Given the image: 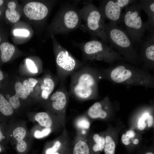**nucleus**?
<instances>
[{"mask_svg":"<svg viewBox=\"0 0 154 154\" xmlns=\"http://www.w3.org/2000/svg\"><path fill=\"white\" fill-rule=\"evenodd\" d=\"M102 80L127 86L154 88V76L149 71L125 62H117L107 68H98Z\"/></svg>","mask_w":154,"mask_h":154,"instance_id":"f257e3e1","label":"nucleus"},{"mask_svg":"<svg viewBox=\"0 0 154 154\" xmlns=\"http://www.w3.org/2000/svg\"><path fill=\"white\" fill-rule=\"evenodd\" d=\"M70 95L81 101L96 99L99 97L98 84L102 80L98 68L86 63L70 76Z\"/></svg>","mask_w":154,"mask_h":154,"instance_id":"f03ea898","label":"nucleus"},{"mask_svg":"<svg viewBox=\"0 0 154 154\" xmlns=\"http://www.w3.org/2000/svg\"><path fill=\"white\" fill-rule=\"evenodd\" d=\"M105 31L110 46L127 62L139 67L142 64L139 52L125 31L111 21L105 24Z\"/></svg>","mask_w":154,"mask_h":154,"instance_id":"7ed1b4c3","label":"nucleus"},{"mask_svg":"<svg viewBox=\"0 0 154 154\" xmlns=\"http://www.w3.org/2000/svg\"><path fill=\"white\" fill-rule=\"evenodd\" d=\"M81 50L83 61L104 62L110 65L117 62H126L118 52L102 40L93 39L83 42H73Z\"/></svg>","mask_w":154,"mask_h":154,"instance_id":"20e7f679","label":"nucleus"},{"mask_svg":"<svg viewBox=\"0 0 154 154\" xmlns=\"http://www.w3.org/2000/svg\"><path fill=\"white\" fill-rule=\"evenodd\" d=\"M78 2L68 1L61 3L52 25L54 33L65 35L81 26L82 19Z\"/></svg>","mask_w":154,"mask_h":154,"instance_id":"39448f33","label":"nucleus"},{"mask_svg":"<svg viewBox=\"0 0 154 154\" xmlns=\"http://www.w3.org/2000/svg\"><path fill=\"white\" fill-rule=\"evenodd\" d=\"M141 10L138 1L134 0L125 8L121 20L125 26V31L137 50L146 30L141 17Z\"/></svg>","mask_w":154,"mask_h":154,"instance_id":"423d86ee","label":"nucleus"},{"mask_svg":"<svg viewBox=\"0 0 154 154\" xmlns=\"http://www.w3.org/2000/svg\"><path fill=\"white\" fill-rule=\"evenodd\" d=\"M84 29L93 38L98 37L108 44L109 41L105 31V20L98 7L92 1H85L80 9Z\"/></svg>","mask_w":154,"mask_h":154,"instance_id":"0eeeda50","label":"nucleus"},{"mask_svg":"<svg viewBox=\"0 0 154 154\" xmlns=\"http://www.w3.org/2000/svg\"><path fill=\"white\" fill-rule=\"evenodd\" d=\"M54 42L57 77L60 83L65 82L68 76L82 68L86 62L76 58L56 40Z\"/></svg>","mask_w":154,"mask_h":154,"instance_id":"6e6552de","label":"nucleus"},{"mask_svg":"<svg viewBox=\"0 0 154 154\" xmlns=\"http://www.w3.org/2000/svg\"><path fill=\"white\" fill-rule=\"evenodd\" d=\"M66 84V82L60 83L58 90L47 99L49 100L48 104L51 114L60 119L64 129L66 110L70 96Z\"/></svg>","mask_w":154,"mask_h":154,"instance_id":"1a4fd4ad","label":"nucleus"},{"mask_svg":"<svg viewBox=\"0 0 154 154\" xmlns=\"http://www.w3.org/2000/svg\"><path fill=\"white\" fill-rule=\"evenodd\" d=\"M133 0H104L98 7L105 20L116 24L121 21L122 10L131 4Z\"/></svg>","mask_w":154,"mask_h":154,"instance_id":"9d476101","label":"nucleus"},{"mask_svg":"<svg viewBox=\"0 0 154 154\" xmlns=\"http://www.w3.org/2000/svg\"><path fill=\"white\" fill-rule=\"evenodd\" d=\"M139 53L143 69L154 71V32H150L146 38L139 44Z\"/></svg>","mask_w":154,"mask_h":154,"instance_id":"9b49d317","label":"nucleus"},{"mask_svg":"<svg viewBox=\"0 0 154 154\" xmlns=\"http://www.w3.org/2000/svg\"><path fill=\"white\" fill-rule=\"evenodd\" d=\"M27 132L26 128L22 125H17L13 130L9 127L8 139H13V145L18 154H27L29 145L26 141Z\"/></svg>","mask_w":154,"mask_h":154,"instance_id":"f8f14e48","label":"nucleus"},{"mask_svg":"<svg viewBox=\"0 0 154 154\" xmlns=\"http://www.w3.org/2000/svg\"><path fill=\"white\" fill-rule=\"evenodd\" d=\"M111 102L108 96L101 101L95 102L84 114L89 118L104 119L111 109Z\"/></svg>","mask_w":154,"mask_h":154,"instance_id":"ddd939ff","label":"nucleus"},{"mask_svg":"<svg viewBox=\"0 0 154 154\" xmlns=\"http://www.w3.org/2000/svg\"><path fill=\"white\" fill-rule=\"evenodd\" d=\"M23 11L25 15L30 19L40 20L44 19L47 16L49 9L43 3L31 2L25 6Z\"/></svg>","mask_w":154,"mask_h":154,"instance_id":"4468645a","label":"nucleus"},{"mask_svg":"<svg viewBox=\"0 0 154 154\" xmlns=\"http://www.w3.org/2000/svg\"><path fill=\"white\" fill-rule=\"evenodd\" d=\"M139 6L147 15L148 18L144 24L146 30L150 32H154V0L138 1Z\"/></svg>","mask_w":154,"mask_h":154,"instance_id":"2eb2a0df","label":"nucleus"},{"mask_svg":"<svg viewBox=\"0 0 154 154\" xmlns=\"http://www.w3.org/2000/svg\"><path fill=\"white\" fill-rule=\"evenodd\" d=\"M70 145L69 139L65 129L60 136L49 145L46 146L43 154H53Z\"/></svg>","mask_w":154,"mask_h":154,"instance_id":"dca6fc26","label":"nucleus"},{"mask_svg":"<svg viewBox=\"0 0 154 154\" xmlns=\"http://www.w3.org/2000/svg\"><path fill=\"white\" fill-rule=\"evenodd\" d=\"M74 123L77 131V136L76 139H85L90 125L89 118L84 114L77 117Z\"/></svg>","mask_w":154,"mask_h":154,"instance_id":"f3484780","label":"nucleus"},{"mask_svg":"<svg viewBox=\"0 0 154 154\" xmlns=\"http://www.w3.org/2000/svg\"><path fill=\"white\" fill-rule=\"evenodd\" d=\"M85 140L92 154H100L103 150L105 144V138L104 136L95 133L92 137H86Z\"/></svg>","mask_w":154,"mask_h":154,"instance_id":"a211bd4d","label":"nucleus"},{"mask_svg":"<svg viewBox=\"0 0 154 154\" xmlns=\"http://www.w3.org/2000/svg\"><path fill=\"white\" fill-rule=\"evenodd\" d=\"M52 115L45 112L37 113L35 116V119L42 127L52 129L54 125L57 124L62 126L60 120L58 119L54 120Z\"/></svg>","mask_w":154,"mask_h":154,"instance_id":"6ab92c4d","label":"nucleus"},{"mask_svg":"<svg viewBox=\"0 0 154 154\" xmlns=\"http://www.w3.org/2000/svg\"><path fill=\"white\" fill-rule=\"evenodd\" d=\"M49 74H46L43 78L40 86L41 98L43 100H47L54 90L56 84L59 80L55 81Z\"/></svg>","mask_w":154,"mask_h":154,"instance_id":"aec40b11","label":"nucleus"},{"mask_svg":"<svg viewBox=\"0 0 154 154\" xmlns=\"http://www.w3.org/2000/svg\"><path fill=\"white\" fill-rule=\"evenodd\" d=\"M14 112V108L4 96L0 94V122H7Z\"/></svg>","mask_w":154,"mask_h":154,"instance_id":"412c9836","label":"nucleus"},{"mask_svg":"<svg viewBox=\"0 0 154 154\" xmlns=\"http://www.w3.org/2000/svg\"><path fill=\"white\" fill-rule=\"evenodd\" d=\"M15 94L9 99L8 101L14 109L18 108L20 106L19 98L23 99H26L28 96L23 89L22 84L19 82H17L15 84Z\"/></svg>","mask_w":154,"mask_h":154,"instance_id":"4be33fe9","label":"nucleus"},{"mask_svg":"<svg viewBox=\"0 0 154 154\" xmlns=\"http://www.w3.org/2000/svg\"><path fill=\"white\" fill-rule=\"evenodd\" d=\"M69 154H92L85 139H76L70 147Z\"/></svg>","mask_w":154,"mask_h":154,"instance_id":"5701e85b","label":"nucleus"},{"mask_svg":"<svg viewBox=\"0 0 154 154\" xmlns=\"http://www.w3.org/2000/svg\"><path fill=\"white\" fill-rule=\"evenodd\" d=\"M1 52V60L4 62L9 61L13 56L15 49L11 44L8 42L2 43L0 46Z\"/></svg>","mask_w":154,"mask_h":154,"instance_id":"b1692460","label":"nucleus"},{"mask_svg":"<svg viewBox=\"0 0 154 154\" xmlns=\"http://www.w3.org/2000/svg\"><path fill=\"white\" fill-rule=\"evenodd\" d=\"M8 9L5 11L6 18L13 23L17 22L19 19L20 16L15 10L16 4L13 1L9 2L8 4Z\"/></svg>","mask_w":154,"mask_h":154,"instance_id":"393cba45","label":"nucleus"},{"mask_svg":"<svg viewBox=\"0 0 154 154\" xmlns=\"http://www.w3.org/2000/svg\"><path fill=\"white\" fill-rule=\"evenodd\" d=\"M8 129L7 122H0V144L5 147L9 140Z\"/></svg>","mask_w":154,"mask_h":154,"instance_id":"a878e982","label":"nucleus"},{"mask_svg":"<svg viewBox=\"0 0 154 154\" xmlns=\"http://www.w3.org/2000/svg\"><path fill=\"white\" fill-rule=\"evenodd\" d=\"M105 138V144L103 150L105 154H115L116 144L112 137L107 135Z\"/></svg>","mask_w":154,"mask_h":154,"instance_id":"bb28decb","label":"nucleus"},{"mask_svg":"<svg viewBox=\"0 0 154 154\" xmlns=\"http://www.w3.org/2000/svg\"><path fill=\"white\" fill-rule=\"evenodd\" d=\"M38 82V81L33 78H29L28 80H25L23 82L22 84L24 91L27 96L33 90L34 87Z\"/></svg>","mask_w":154,"mask_h":154,"instance_id":"cd10ccee","label":"nucleus"},{"mask_svg":"<svg viewBox=\"0 0 154 154\" xmlns=\"http://www.w3.org/2000/svg\"><path fill=\"white\" fill-rule=\"evenodd\" d=\"M150 114L149 111H145L142 113L138 122L137 127L139 130H142L145 128L146 126L145 121Z\"/></svg>","mask_w":154,"mask_h":154,"instance_id":"c85d7f7f","label":"nucleus"},{"mask_svg":"<svg viewBox=\"0 0 154 154\" xmlns=\"http://www.w3.org/2000/svg\"><path fill=\"white\" fill-rule=\"evenodd\" d=\"M52 131L51 128L43 127L41 130H36L34 133V135L37 138H41L47 136Z\"/></svg>","mask_w":154,"mask_h":154,"instance_id":"c756f323","label":"nucleus"},{"mask_svg":"<svg viewBox=\"0 0 154 154\" xmlns=\"http://www.w3.org/2000/svg\"><path fill=\"white\" fill-rule=\"evenodd\" d=\"M26 63L29 70L32 72L37 73L38 70L34 62L29 59H27Z\"/></svg>","mask_w":154,"mask_h":154,"instance_id":"7c9ffc66","label":"nucleus"},{"mask_svg":"<svg viewBox=\"0 0 154 154\" xmlns=\"http://www.w3.org/2000/svg\"><path fill=\"white\" fill-rule=\"evenodd\" d=\"M13 34L15 36H20L27 37L29 35V32L26 29H17L14 31Z\"/></svg>","mask_w":154,"mask_h":154,"instance_id":"2f4dec72","label":"nucleus"},{"mask_svg":"<svg viewBox=\"0 0 154 154\" xmlns=\"http://www.w3.org/2000/svg\"><path fill=\"white\" fill-rule=\"evenodd\" d=\"M130 139L125 134H123L121 137V141L124 145H129L131 143Z\"/></svg>","mask_w":154,"mask_h":154,"instance_id":"473e14b6","label":"nucleus"},{"mask_svg":"<svg viewBox=\"0 0 154 154\" xmlns=\"http://www.w3.org/2000/svg\"><path fill=\"white\" fill-rule=\"evenodd\" d=\"M70 147L68 146L53 154H69Z\"/></svg>","mask_w":154,"mask_h":154,"instance_id":"72a5a7b5","label":"nucleus"},{"mask_svg":"<svg viewBox=\"0 0 154 154\" xmlns=\"http://www.w3.org/2000/svg\"><path fill=\"white\" fill-rule=\"evenodd\" d=\"M148 127H151L153 123V116L150 114L147 119Z\"/></svg>","mask_w":154,"mask_h":154,"instance_id":"f704fd0d","label":"nucleus"},{"mask_svg":"<svg viewBox=\"0 0 154 154\" xmlns=\"http://www.w3.org/2000/svg\"><path fill=\"white\" fill-rule=\"evenodd\" d=\"M125 134L130 139L134 138L135 135V132L132 130H129L127 131Z\"/></svg>","mask_w":154,"mask_h":154,"instance_id":"c9c22d12","label":"nucleus"},{"mask_svg":"<svg viewBox=\"0 0 154 154\" xmlns=\"http://www.w3.org/2000/svg\"><path fill=\"white\" fill-rule=\"evenodd\" d=\"M4 76L3 74L2 71L0 70V85L1 81L4 79Z\"/></svg>","mask_w":154,"mask_h":154,"instance_id":"e433bc0d","label":"nucleus"},{"mask_svg":"<svg viewBox=\"0 0 154 154\" xmlns=\"http://www.w3.org/2000/svg\"><path fill=\"white\" fill-rule=\"evenodd\" d=\"M139 140L137 139H135L132 141L133 144L135 145H137L139 143Z\"/></svg>","mask_w":154,"mask_h":154,"instance_id":"4c0bfd02","label":"nucleus"},{"mask_svg":"<svg viewBox=\"0 0 154 154\" xmlns=\"http://www.w3.org/2000/svg\"><path fill=\"white\" fill-rule=\"evenodd\" d=\"M5 147L0 144V154L4 151L5 150Z\"/></svg>","mask_w":154,"mask_h":154,"instance_id":"58836bf2","label":"nucleus"},{"mask_svg":"<svg viewBox=\"0 0 154 154\" xmlns=\"http://www.w3.org/2000/svg\"><path fill=\"white\" fill-rule=\"evenodd\" d=\"M143 154H154L153 152L151 151H146Z\"/></svg>","mask_w":154,"mask_h":154,"instance_id":"ea45409f","label":"nucleus"},{"mask_svg":"<svg viewBox=\"0 0 154 154\" xmlns=\"http://www.w3.org/2000/svg\"><path fill=\"white\" fill-rule=\"evenodd\" d=\"M3 1L2 0H0V6L3 3ZM1 11L0 10V15H1Z\"/></svg>","mask_w":154,"mask_h":154,"instance_id":"a19ab883","label":"nucleus"},{"mask_svg":"<svg viewBox=\"0 0 154 154\" xmlns=\"http://www.w3.org/2000/svg\"><path fill=\"white\" fill-rule=\"evenodd\" d=\"M1 38L0 37V42L1 41Z\"/></svg>","mask_w":154,"mask_h":154,"instance_id":"79ce46f5","label":"nucleus"}]
</instances>
